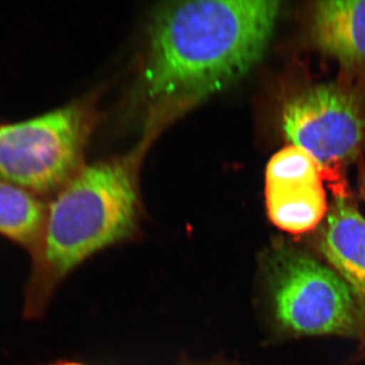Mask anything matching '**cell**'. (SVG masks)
<instances>
[{"label":"cell","instance_id":"1","mask_svg":"<svg viewBox=\"0 0 365 365\" xmlns=\"http://www.w3.org/2000/svg\"><path fill=\"white\" fill-rule=\"evenodd\" d=\"M280 11L267 0L170 2L150 28L144 93L158 104L195 102L239 81L262 58Z\"/></svg>","mask_w":365,"mask_h":365},{"label":"cell","instance_id":"2","mask_svg":"<svg viewBox=\"0 0 365 365\" xmlns=\"http://www.w3.org/2000/svg\"><path fill=\"white\" fill-rule=\"evenodd\" d=\"M138 199L127 163H98L81 170L47 206L44 230L34 249L26 290V317L44 311L57 284L91 255L135 228Z\"/></svg>","mask_w":365,"mask_h":365},{"label":"cell","instance_id":"3","mask_svg":"<svg viewBox=\"0 0 365 365\" xmlns=\"http://www.w3.org/2000/svg\"><path fill=\"white\" fill-rule=\"evenodd\" d=\"M269 297L276 324L294 337L359 340L361 313L351 288L325 262L282 242L269 255Z\"/></svg>","mask_w":365,"mask_h":365},{"label":"cell","instance_id":"4","mask_svg":"<svg viewBox=\"0 0 365 365\" xmlns=\"http://www.w3.org/2000/svg\"><path fill=\"white\" fill-rule=\"evenodd\" d=\"M90 124L81 104L0 124V181L40 197L56 194L81 170Z\"/></svg>","mask_w":365,"mask_h":365},{"label":"cell","instance_id":"5","mask_svg":"<svg viewBox=\"0 0 365 365\" xmlns=\"http://www.w3.org/2000/svg\"><path fill=\"white\" fill-rule=\"evenodd\" d=\"M282 130L324 170L356 160L365 150V90L349 81L302 88L283 105Z\"/></svg>","mask_w":365,"mask_h":365},{"label":"cell","instance_id":"6","mask_svg":"<svg viewBox=\"0 0 365 365\" xmlns=\"http://www.w3.org/2000/svg\"><path fill=\"white\" fill-rule=\"evenodd\" d=\"M323 168L309 153L290 145L278 151L266 170V206L275 227L294 235L313 232L329 205Z\"/></svg>","mask_w":365,"mask_h":365},{"label":"cell","instance_id":"7","mask_svg":"<svg viewBox=\"0 0 365 365\" xmlns=\"http://www.w3.org/2000/svg\"><path fill=\"white\" fill-rule=\"evenodd\" d=\"M316 247L357 300L361 313L359 357H365V217L345 194H337L329 206Z\"/></svg>","mask_w":365,"mask_h":365},{"label":"cell","instance_id":"8","mask_svg":"<svg viewBox=\"0 0 365 365\" xmlns=\"http://www.w3.org/2000/svg\"><path fill=\"white\" fill-rule=\"evenodd\" d=\"M309 35L319 51L348 74L365 76V0L314 2Z\"/></svg>","mask_w":365,"mask_h":365},{"label":"cell","instance_id":"9","mask_svg":"<svg viewBox=\"0 0 365 365\" xmlns=\"http://www.w3.org/2000/svg\"><path fill=\"white\" fill-rule=\"evenodd\" d=\"M47 206L32 192L0 181V235L33 252L44 230Z\"/></svg>","mask_w":365,"mask_h":365},{"label":"cell","instance_id":"10","mask_svg":"<svg viewBox=\"0 0 365 365\" xmlns=\"http://www.w3.org/2000/svg\"><path fill=\"white\" fill-rule=\"evenodd\" d=\"M359 184L360 195L365 203V162H362L359 165Z\"/></svg>","mask_w":365,"mask_h":365},{"label":"cell","instance_id":"11","mask_svg":"<svg viewBox=\"0 0 365 365\" xmlns=\"http://www.w3.org/2000/svg\"><path fill=\"white\" fill-rule=\"evenodd\" d=\"M51 365H85L78 364V362L73 361H63V362H57V364H51Z\"/></svg>","mask_w":365,"mask_h":365}]
</instances>
